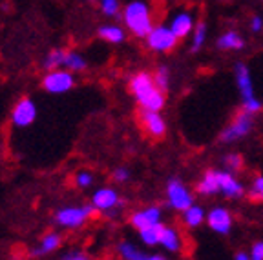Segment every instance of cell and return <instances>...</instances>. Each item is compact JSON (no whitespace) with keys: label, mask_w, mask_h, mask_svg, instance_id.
<instances>
[{"label":"cell","mask_w":263,"mask_h":260,"mask_svg":"<svg viewBox=\"0 0 263 260\" xmlns=\"http://www.w3.org/2000/svg\"><path fill=\"white\" fill-rule=\"evenodd\" d=\"M130 169L128 167H124V166H119V167H115L114 169V173H111V179H114V182H117V184H124V182H128L130 180Z\"/></svg>","instance_id":"4dcf8cb0"},{"label":"cell","mask_w":263,"mask_h":260,"mask_svg":"<svg viewBox=\"0 0 263 260\" xmlns=\"http://www.w3.org/2000/svg\"><path fill=\"white\" fill-rule=\"evenodd\" d=\"M123 22L134 37L146 38L148 33L154 29V18L150 8L143 0H134L124 6L123 9Z\"/></svg>","instance_id":"7a4b0ae2"},{"label":"cell","mask_w":263,"mask_h":260,"mask_svg":"<svg viewBox=\"0 0 263 260\" xmlns=\"http://www.w3.org/2000/svg\"><path fill=\"white\" fill-rule=\"evenodd\" d=\"M170 28L177 35V38H185L189 37L190 33L196 28V22H194V15L190 11H179L177 15H174V18L170 20Z\"/></svg>","instance_id":"e0dca14e"},{"label":"cell","mask_w":263,"mask_h":260,"mask_svg":"<svg viewBox=\"0 0 263 260\" xmlns=\"http://www.w3.org/2000/svg\"><path fill=\"white\" fill-rule=\"evenodd\" d=\"M234 77H236V85H238L239 95H241V100H243V110L251 115L259 113L261 111V102L254 95V82H252V75L249 66L243 64V62H238L234 66Z\"/></svg>","instance_id":"277c9868"},{"label":"cell","mask_w":263,"mask_h":260,"mask_svg":"<svg viewBox=\"0 0 263 260\" xmlns=\"http://www.w3.org/2000/svg\"><path fill=\"white\" fill-rule=\"evenodd\" d=\"M249 255L252 256V260H263V240H258V242L252 244Z\"/></svg>","instance_id":"836d02e7"},{"label":"cell","mask_w":263,"mask_h":260,"mask_svg":"<svg viewBox=\"0 0 263 260\" xmlns=\"http://www.w3.org/2000/svg\"><path fill=\"white\" fill-rule=\"evenodd\" d=\"M97 207L93 204H82V206H66L57 209L53 215V222L59 228L64 229H79L90 219L97 215Z\"/></svg>","instance_id":"3957f363"},{"label":"cell","mask_w":263,"mask_h":260,"mask_svg":"<svg viewBox=\"0 0 263 260\" xmlns=\"http://www.w3.org/2000/svg\"><path fill=\"white\" fill-rule=\"evenodd\" d=\"M75 85V75L68 71L66 68L53 69V71H46L42 77V88L51 95H62L73 90Z\"/></svg>","instance_id":"52a82bcc"},{"label":"cell","mask_w":263,"mask_h":260,"mask_svg":"<svg viewBox=\"0 0 263 260\" xmlns=\"http://www.w3.org/2000/svg\"><path fill=\"white\" fill-rule=\"evenodd\" d=\"M161 207L157 206H148L144 209H139V211H134L130 215V224L137 231L144 228H150V226H156V224H161Z\"/></svg>","instance_id":"5bb4252c"},{"label":"cell","mask_w":263,"mask_h":260,"mask_svg":"<svg viewBox=\"0 0 263 260\" xmlns=\"http://www.w3.org/2000/svg\"><path fill=\"white\" fill-rule=\"evenodd\" d=\"M206 224L214 233L218 235H229L232 229V215L225 207H214L206 213Z\"/></svg>","instance_id":"4fadbf2b"},{"label":"cell","mask_w":263,"mask_h":260,"mask_svg":"<svg viewBox=\"0 0 263 260\" xmlns=\"http://www.w3.org/2000/svg\"><path fill=\"white\" fill-rule=\"evenodd\" d=\"M117 253L123 260H168L164 255L159 253H144L132 242H119L117 244Z\"/></svg>","instance_id":"2e32d148"},{"label":"cell","mask_w":263,"mask_h":260,"mask_svg":"<svg viewBox=\"0 0 263 260\" xmlns=\"http://www.w3.org/2000/svg\"><path fill=\"white\" fill-rule=\"evenodd\" d=\"M37 118V104L35 100L29 97H24L16 102L11 110V115H9V120L15 127L18 129H24V127H29Z\"/></svg>","instance_id":"30bf717a"},{"label":"cell","mask_w":263,"mask_h":260,"mask_svg":"<svg viewBox=\"0 0 263 260\" xmlns=\"http://www.w3.org/2000/svg\"><path fill=\"white\" fill-rule=\"evenodd\" d=\"M93 180H95L93 173H91V171H88V169L77 171V173H75V177H73L75 186L81 187V189H88V187H91V186H93Z\"/></svg>","instance_id":"f1b7e54d"},{"label":"cell","mask_w":263,"mask_h":260,"mask_svg":"<svg viewBox=\"0 0 263 260\" xmlns=\"http://www.w3.org/2000/svg\"><path fill=\"white\" fill-rule=\"evenodd\" d=\"M99 38H103L108 44H121V42H124L126 35H124V29L119 28V26L106 24L99 28Z\"/></svg>","instance_id":"44dd1931"},{"label":"cell","mask_w":263,"mask_h":260,"mask_svg":"<svg viewBox=\"0 0 263 260\" xmlns=\"http://www.w3.org/2000/svg\"><path fill=\"white\" fill-rule=\"evenodd\" d=\"M139 120H141L143 129L146 131L150 137L163 138L164 133H166V122H164V118L161 117V111L143 110L139 113Z\"/></svg>","instance_id":"8fae6325"},{"label":"cell","mask_w":263,"mask_h":260,"mask_svg":"<svg viewBox=\"0 0 263 260\" xmlns=\"http://www.w3.org/2000/svg\"><path fill=\"white\" fill-rule=\"evenodd\" d=\"M216 46L221 51H239V49L245 48V40L238 31H227L218 38Z\"/></svg>","instance_id":"ffe728a7"},{"label":"cell","mask_w":263,"mask_h":260,"mask_svg":"<svg viewBox=\"0 0 263 260\" xmlns=\"http://www.w3.org/2000/svg\"><path fill=\"white\" fill-rule=\"evenodd\" d=\"M263 29V18L261 16H258V15H254L251 18V31L252 33H259Z\"/></svg>","instance_id":"e575fe53"},{"label":"cell","mask_w":263,"mask_h":260,"mask_svg":"<svg viewBox=\"0 0 263 260\" xmlns=\"http://www.w3.org/2000/svg\"><path fill=\"white\" fill-rule=\"evenodd\" d=\"M61 244H62L61 233L49 231L39 240L37 246H33V248L29 249V256H33V258H42V256H46V255H51V253H55L61 248Z\"/></svg>","instance_id":"9a60e30c"},{"label":"cell","mask_w":263,"mask_h":260,"mask_svg":"<svg viewBox=\"0 0 263 260\" xmlns=\"http://www.w3.org/2000/svg\"><path fill=\"white\" fill-rule=\"evenodd\" d=\"M91 204L97 207L99 213H104L106 216H115L119 213V209L124 207V200L110 186L99 187L97 191L91 195Z\"/></svg>","instance_id":"8992f818"},{"label":"cell","mask_w":263,"mask_h":260,"mask_svg":"<svg viewBox=\"0 0 263 260\" xmlns=\"http://www.w3.org/2000/svg\"><path fill=\"white\" fill-rule=\"evenodd\" d=\"M64 68L68 69V71H71V73H82V71H86L88 62H86V58L82 57L81 53H77V51H66Z\"/></svg>","instance_id":"603a6c76"},{"label":"cell","mask_w":263,"mask_h":260,"mask_svg":"<svg viewBox=\"0 0 263 260\" xmlns=\"http://www.w3.org/2000/svg\"><path fill=\"white\" fill-rule=\"evenodd\" d=\"M234 260H252V256H251V255H247L245 251H239V253H236Z\"/></svg>","instance_id":"d590c367"},{"label":"cell","mask_w":263,"mask_h":260,"mask_svg":"<svg viewBox=\"0 0 263 260\" xmlns=\"http://www.w3.org/2000/svg\"><path fill=\"white\" fill-rule=\"evenodd\" d=\"M130 93L141 106V110L161 111L164 107V93L157 88L154 75L148 71H139L130 78Z\"/></svg>","instance_id":"6da1fadb"},{"label":"cell","mask_w":263,"mask_h":260,"mask_svg":"<svg viewBox=\"0 0 263 260\" xmlns=\"http://www.w3.org/2000/svg\"><path fill=\"white\" fill-rule=\"evenodd\" d=\"M183 222H185L186 228H199L203 222H206V215L203 211V207L194 204L189 209H185L183 211Z\"/></svg>","instance_id":"7402d4cb"},{"label":"cell","mask_w":263,"mask_h":260,"mask_svg":"<svg viewBox=\"0 0 263 260\" xmlns=\"http://www.w3.org/2000/svg\"><path fill=\"white\" fill-rule=\"evenodd\" d=\"M177 42H179V38L170 26H154V29L146 37L148 49H152L156 53H168L176 48Z\"/></svg>","instance_id":"ba28073f"},{"label":"cell","mask_w":263,"mask_h":260,"mask_svg":"<svg viewBox=\"0 0 263 260\" xmlns=\"http://www.w3.org/2000/svg\"><path fill=\"white\" fill-rule=\"evenodd\" d=\"M223 167L225 171H230V173H238V171L243 169V157L238 153H227L223 157Z\"/></svg>","instance_id":"4316f807"},{"label":"cell","mask_w":263,"mask_h":260,"mask_svg":"<svg viewBox=\"0 0 263 260\" xmlns=\"http://www.w3.org/2000/svg\"><path fill=\"white\" fill-rule=\"evenodd\" d=\"M101 9L106 16L119 15V0H101Z\"/></svg>","instance_id":"f546056e"},{"label":"cell","mask_w":263,"mask_h":260,"mask_svg":"<svg viewBox=\"0 0 263 260\" xmlns=\"http://www.w3.org/2000/svg\"><path fill=\"white\" fill-rule=\"evenodd\" d=\"M252 127H254V115L247 113L245 110L239 111L234 117V120L219 133V142L221 144L238 142V140H241V138L251 135Z\"/></svg>","instance_id":"5b68a950"},{"label":"cell","mask_w":263,"mask_h":260,"mask_svg":"<svg viewBox=\"0 0 263 260\" xmlns=\"http://www.w3.org/2000/svg\"><path fill=\"white\" fill-rule=\"evenodd\" d=\"M197 193H201L205 197L210 195H218L219 193V177H218V169H209L203 175V179L197 182Z\"/></svg>","instance_id":"d6986e66"},{"label":"cell","mask_w":263,"mask_h":260,"mask_svg":"<svg viewBox=\"0 0 263 260\" xmlns=\"http://www.w3.org/2000/svg\"><path fill=\"white\" fill-rule=\"evenodd\" d=\"M159 246L170 253H179L181 248H183V239H181L179 231H177L176 228L163 226V228H161Z\"/></svg>","instance_id":"ac0fdd59"},{"label":"cell","mask_w":263,"mask_h":260,"mask_svg":"<svg viewBox=\"0 0 263 260\" xmlns=\"http://www.w3.org/2000/svg\"><path fill=\"white\" fill-rule=\"evenodd\" d=\"M218 177H219V193H221L225 199L236 200L241 199L245 195V187L234 177V173L225 169H218Z\"/></svg>","instance_id":"7c38bea8"},{"label":"cell","mask_w":263,"mask_h":260,"mask_svg":"<svg viewBox=\"0 0 263 260\" xmlns=\"http://www.w3.org/2000/svg\"><path fill=\"white\" fill-rule=\"evenodd\" d=\"M64 60H66L64 49H51L44 57V60H42V68H44V71L61 69V68H64Z\"/></svg>","instance_id":"cb8c5ba5"},{"label":"cell","mask_w":263,"mask_h":260,"mask_svg":"<svg viewBox=\"0 0 263 260\" xmlns=\"http://www.w3.org/2000/svg\"><path fill=\"white\" fill-rule=\"evenodd\" d=\"M154 80H156L157 88H159L163 93H166L170 88V69L166 66H159L154 73Z\"/></svg>","instance_id":"83f0119b"},{"label":"cell","mask_w":263,"mask_h":260,"mask_svg":"<svg viewBox=\"0 0 263 260\" xmlns=\"http://www.w3.org/2000/svg\"><path fill=\"white\" fill-rule=\"evenodd\" d=\"M251 195L258 200H263V175H258L252 182L251 187Z\"/></svg>","instance_id":"d6a6232c"},{"label":"cell","mask_w":263,"mask_h":260,"mask_svg":"<svg viewBox=\"0 0 263 260\" xmlns=\"http://www.w3.org/2000/svg\"><path fill=\"white\" fill-rule=\"evenodd\" d=\"M61 260H91V256L81 249H71V251H66L61 256Z\"/></svg>","instance_id":"1f68e13d"},{"label":"cell","mask_w":263,"mask_h":260,"mask_svg":"<svg viewBox=\"0 0 263 260\" xmlns=\"http://www.w3.org/2000/svg\"><path fill=\"white\" fill-rule=\"evenodd\" d=\"M166 204L168 207L176 209V211H185L190 206H194V197L189 191V187L181 182L179 179H170L166 184Z\"/></svg>","instance_id":"9c48e42d"},{"label":"cell","mask_w":263,"mask_h":260,"mask_svg":"<svg viewBox=\"0 0 263 260\" xmlns=\"http://www.w3.org/2000/svg\"><path fill=\"white\" fill-rule=\"evenodd\" d=\"M161 228H163V224H156V226H150V228H144L139 231L141 236V242L144 246H157L159 244V236H161Z\"/></svg>","instance_id":"d4e9b609"},{"label":"cell","mask_w":263,"mask_h":260,"mask_svg":"<svg viewBox=\"0 0 263 260\" xmlns=\"http://www.w3.org/2000/svg\"><path fill=\"white\" fill-rule=\"evenodd\" d=\"M206 40V22L205 20H199L196 22V28L192 31V53H197L199 49L205 46Z\"/></svg>","instance_id":"484cf974"}]
</instances>
